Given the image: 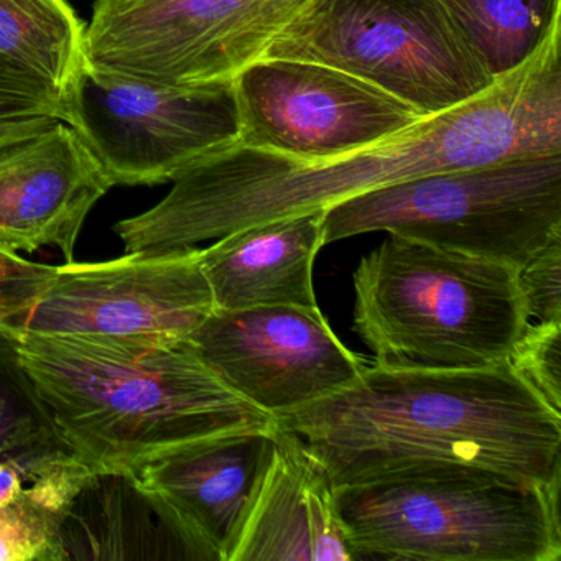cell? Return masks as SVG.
I'll return each instance as SVG.
<instances>
[{
  "mask_svg": "<svg viewBox=\"0 0 561 561\" xmlns=\"http://www.w3.org/2000/svg\"><path fill=\"white\" fill-rule=\"evenodd\" d=\"M8 331L58 442L94 476L134 479L195 443L277 428L186 343Z\"/></svg>",
  "mask_w": 561,
  "mask_h": 561,
  "instance_id": "obj_3",
  "label": "cell"
},
{
  "mask_svg": "<svg viewBox=\"0 0 561 561\" xmlns=\"http://www.w3.org/2000/svg\"><path fill=\"white\" fill-rule=\"evenodd\" d=\"M261 58L337 68L422 117L455 110L495 83L442 0H308Z\"/></svg>",
  "mask_w": 561,
  "mask_h": 561,
  "instance_id": "obj_7",
  "label": "cell"
},
{
  "mask_svg": "<svg viewBox=\"0 0 561 561\" xmlns=\"http://www.w3.org/2000/svg\"><path fill=\"white\" fill-rule=\"evenodd\" d=\"M517 284L528 318L538 323L561 321V238L517 268Z\"/></svg>",
  "mask_w": 561,
  "mask_h": 561,
  "instance_id": "obj_22",
  "label": "cell"
},
{
  "mask_svg": "<svg viewBox=\"0 0 561 561\" xmlns=\"http://www.w3.org/2000/svg\"><path fill=\"white\" fill-rule=\"evenodd\" d=\"M334 488L393 479L561 481V413L511 364L416 369L367 364L340 392L275 416Z\"/></svg>",
  "mask_w": 561,
  "mask_h": 561,
  "instance_id": "obj_2",
  "label": "cell"
},
{
  "mask_svg": "<svg viewBox=\"0 0 561 561\" xmlns=\"http://www.w3.org/2000/svg\"><path fill=\"white\" fill-rule=\"evenodd\" d=\"M560 153V32H554L530 60L474 100L359 152L307 162L238 140L213 150L173 179L162 202L117 222L114 231L124 252L183 251L426 173Z\"/></svg>",
  "mask_w": 561,
  "mask_h": 561,
  "instance_id": "obj_1",
  "label": "cell"
},
{
  "mask_svg": "<svg viewBox=\"0 0 561 561\" xmlns=\"http://www.w3.org/2000/svg\"><path fill=\"white\" fill-rule=\"evenodd\" d=\"M37 117L64 121V106L45 84L0 58V123Z\"/></svg>",
  "mask_w": 561,
  "mask_h": 561,
  "instance_id": "obj_23",
  "label": "cell"
},
{
  "mask_svg": "<svg viewBox=\"0 0 561 561\" xmlns=\"http://www.w3.org/2000/svg\"><path fill=\"white\" fill-rule=\"evenodd\" d=\"M333 481L304 439L277 428V448L231 561H354Z\"/></svg>",
  "mask_w": 561,
  "mask_h": 561,
  "instance_id": "obj_15",
  "label": "cell"
},
{
  "mask_svg": "<svg viewBox=\"0 0 561 561\" xmlns=\"http://www.w3.org/2000/svg\"><path fill=\"white\" fill-rule=\"evenodd\" d=\"M51 443L60 442L19 364L11 334L0 328V453Z\"/></svg>",
  "mask_w": 561,
  "mask_h": 561,
  "instance_id": "obj_19",
  "label": "cell"
},
{
  "mask_svg": "<svg viewBox=\"0 0 561 561\" xmlns=\"http://www.w3.org/2000/svg\"><path fill=\"white\" fill-rule=\"evenodd\" d=\"M308 0H96L88 65L159 83L232 81Z\"/></svg>",
  "mask_w": 561,
  "mask_h": 561,
  "instance_id": "obj_9",
  "label": "cell"
},
{
  "mask_svg": "<svg viewBox=\"0 0 561 561\" xmlns=\"http://www.w3.org/2000/svg\"><path fill=\"white\" fill-rule=\"evenodd\" d=\"M232 83L238 142L307 162L359 152L425 119L386 91L313 61L259 58Z\"/></svg>",
  "mask_w": 561,
  "mask_h": 561,
  "instance_id": "obj_11",
  "label": "cell"
},
{
  "mask_svg": "<svg viewBox=\"0 0 561 561\" xmlns=\"http://www.w3.org/2000/svg\"><path fill=\"white\" fill-rule=\"evenodd\" d=\"M202 249L124 252L55 265L34 304L8 330L45 336L183 344L215 311Z\"/></svg>",
  "mask_w": 561,
  "mask_h": 561,
  "instance_id": "obj_10",
  "label": "cell"
},
{
  "mask_svg": "<svg viewBox=\"0 0 561 561\" xmlns=\"http://www.w3.org/2000/svg\"><path fill=\"white\" fill-rule=\"evenodd\" d=\"M353 284L354 331L379 366H497L530 324L517 267L396 234L360 259Z\"/></svg>",
  "mask_w": 561,
  "mask_h": 561,
  "instance_id": "obj_4",
  "label": "cell"
},
{
  "mask_svg": "<svg viewBox=\"0 0 561 561\" xmlns=\"http://www.w3.org/2000/svg\"><path fill=\"white\" fill-rule=\"evenodd\" d=\"M186 344L226 386L272 416L340 392L367 366L320 308L215 310Z\"/></svg>",
  "mask_w": 561,
  "mask_h": 561,
  "instance_id": "obj_12",
  "label": "cell"
},
{
  "mask_svg": "<svg viewBox=\"0 0 561 561\" xmlns=\"http://www.w3.org/2000/svg\"><path fill=\"white\" fill-rule=\"evenodd\" d=\"M560 482L393 479L334 495L356 560L558 561Z\"/></svg>",
  "mask_w": 561,
  "mask_h": 561,
  "instance_id": "obj_5",
  "label": "cell"
},
{
  "mask_svg": "<svg viewBox=\"0 0 561 561\" xmlns=\"http://www.w3.org/2000/svg\"><path fill=\"white\" fill-rule=\"evenodd\" d=\"M54 267L0 249V328H8L34 304Z\"/></svg>",
  "mask_w": 561,
  "mask_h": 561,
  "instance_id": "obj_24",
  "label": "cell"
},
{
  "mask_svg": "<svg viewBox=\"0 0 561 561\" xmlns=\"http://www.w3.org/2000/svg\"><path fill=\"white\" fill-rule=\"evenodd\" d=\"M114 186L172 183L186 167L239 139L234 83L176 84L87 65L65 119Z\"/></svg>",
  "mask_w": 561,
  "mask_h": 561,
  "instance_id": "obj_8",
  "label": "cell"
},
{
  "mask_svg": "<svg viewBox=\"0 0 561 561\" xmlns=\"http://www.w3.org/2000/svg\"><path fill=\"white\" fill-rule=\"evenodd\" d=\"M0 58L45 84L65 113L88 65L87 24L68 0H0Z\"/></svg>",
  "mask_w": 561,
  "mask_h": 561,
  "instance_id": "obj_17",
  "label": "cell"
},
{
  "mask_svg": "<svg viewBox=\"0 0 561 561\" xmlns=\"http://www.w3.org/2000/svg\"><path fill=\"white\" fill-rule=\"evenodd\" d=\"M54 117H37V119L12 121V123H0V142L15 139V137L25 136V134L35 133L42 127L50 126L57 123ZM64 123V121H61Z\"/></svg>",
  "mask_w": 561,
  "mask_h": 561,
  "instance_id": "obj_25",
  "label": "cell"
},
{
  "mask_svg": "<svg viewBox=\"0 0 561 561\" xmlns=\"http://www.w3.org/2000/svg\"><path fill=\"white\" fill-rule=\"evenodd\" d=\"M324 209L229 232L202 249L199 264L215 310L318 308L313 265L324 245Z\"/></svg>",
  "mask_w": 561,
  "mask_h": 561,
  "instance_id": "obj_16",
  "label": "cell"
},
{
  "mask_svg": "<svg viewBox=\"0 0 561 561\" xmlns=\"http://www.w3.org/2000/svg\"><path fill=\"white\" fill-rule=\"evenodd\" d=\"M277 428L239 430L195 443L146 466L130 481L190 557L231 561L274 459Z\"/></svg>",
  "mask_w": 561,
  "mask_h": 561,
  "instance_id": "obj_13",
  "label": "cell"
},
{
  "mask_svg": "<svg viewBox=\"0 0 561 561\" xmlns=\"http://www.w3.org/2000/svg\"><path fill=\"white\" fill-rule=\"evenodd\" d=\"M65 515L41 502L22 499L0 511V561L68 560Z\"/></svg>",
  "mask_w": 561,
  "mask_h": 561,
  "instance_id": "obj_20",
  "label": "cell"
},
{
  "mask_svg": "<svg viewBox=\"0 0 561 561\" xmlns=\"http://www.w3.org/2000/svg\"><path fill=\"white\" fill-rule=\"evenodd\" d=\"M442 4L494 80L520 68L560 31L561 0H442Z\"/></svg>",
  "mask_w": 561,
  "mask_h": 561,
  "instance_id": "obj_18",
  "label": "cell"
},
{
  "mask_svg": "<svg viewBox=\"0 0 561 561\" xmlns=\"http://www.w3.org/2000/svg\"><path fill=\"white\" fill-rule=\"evenodd\" d=\"M508 364L551 410L561 413V321L528 324Z\"/></svg>",
  "mask_w": 561,
  "mask_h": 561,
  "instance_id": "obj_21",
  "label": "cell"
},
{
  "mask_svg": "<svg viewBox=\"0 0 561 561\" xmlns=\"http://www.w3.org/2000/svg\"><path fill=\"white\" fill-rule=\"evenodd\" d=\"M380 231L520 268L561 238V153L426 173L324 209V245Z\"/></svg>",
  "mask_w": 561,
  "mask_h": 561,
  "instance_id": "obj_6",
  "label": "cell"
},
{
  "mask_svg": "<svg viewBox=\"0 0 561 561\" xmlns=\"http://www.w3.org/2000/svg\"><path fill=\"white\" fill-rule=\"evenodd\" d=\"M114 188L67 123L0 142V249L14 254L60 249L67 262L88 216Z\"/></svg>",
  "mask_w": 561,
  "mask_h": 561,
  "instance_id": "obj_14",
  "label": "cell"
}]
</instances>
